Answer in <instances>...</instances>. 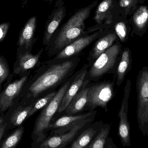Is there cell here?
<instances>
[{"instance_id":"6da1fadb","label":"cell","mask_w":148,"mask_h":148,"mask_svg":"<svg viewBox=\"0 0 148 148\" xmlns=\"http://www.w3.org/2000/svg\"><path fill=\"white\" fill-rule=\"evenodd\" d=\"M78 61L73 58L50 66L30 85L29 90L30 96L36 98L57 86L71 74Z\"/></svg>"},{"instance_id":"7a4b0ae2","label":"cell","mask_w":148,"mask_h":148,"mask_svg":"<svg viewBox=\"0 0 148 148\" xmlns=\"http://www.w3.org/2000/svg\"><path fill=\"white\" fill-rule=\"evenodd\" d=\"M97 4L95 1L90 5L80 9L62 26L53 43V52H58L81 37L84 34L85 21L91 10Z\"/></svg>"},{"instance_id":"3957f363","label":"cell","mask_w":148,"mask_h":148,"mask_svg":"<svg viewBox=\"0 0 148 148\" xmlns=\"http://www.w3.org/2000/svg\"><path fill=\"white\" fill-rule=\"evenodd\" d=\"M70 84V82H66L56 92L52 101L41 111L36 120L31 133L33 142L41 141L47 137V133L53 117L58 111L62 98Z\"/></svg>"},{"instance_id":"277c9868","label":"cell","mask_w":148,"mask_h":148,"mask_svg":"<svg viewBox=\"0 0 148 148\" xmlns=\"http://www.w3.org/2000/svg\"><path fill=\"white\" fill-rule=\"evenodd\" d=\"M137 120L139 129L143 136H148V68L139 72L136 81Z\"/></svg>"},{"instance_id":"5b68a950","label":"cell","mask_w":148,"mask_h":148,"mask_svg":"<svg viewBox=\"0 0 148 148\" xmlns=\"http://www.w3.org/2000/svg\"><path fill=\"white\" fill-rule=\"evenodd\" d=\"M95 115L78 122L72 130L60 135H49L41 141L32 142L30 148H67L94 121Z\"/></svg>"},{"instance_id":"8992f818","label":"cell","mask_w":148,"mask_h":148,"mask_svg":"<svg viewBox=\"0 0 148 148\" xmlns=\"http://www.w3.org/2000/svg\"><path fill=\"white\" fill-rule=\"evenodd\" d=\"M114 96V84L104 82L93 85L89 88L86 106L90 111L97 107L108 111L107 104Z\"/></svg>"},{"instance_id":"52a82bcc","label":"cell","mask_w":148,"mask_h":148,"mask_svg":"<svg viewBox=\"0 0 148 148\" xmlns=\"http://www.w3.org/2000/svg\"><path fill=\"white\" fill-rule=\"evenodd\" d=\"M120 50L121 46L115 44L101 55L90 67V77L95 78L108 73L115 65Z\"/></svg>"},{"instance_id":"ba28073f","label":"cell","mask_w":148,"mask_h":148,"mask_svg":"<svg viewBox=\"0 0 148 148\" xmlns=\"http://www.w3.org/2000/svg\"><path fill=\"white\" fill-rule=\"evenodd\" d=\"M131 83L130 79L127 81L124 90V95L118 113L119 121L118 136L123 147L131 146L130 127L128 119L129 98L131 90Z\"/></svg>"},{"instance_id":"9c48e42d","label":"cell","mask_w":148,"mask_h":148,"mask_svg":"<svg viewBox=\"0 0 148 148\" xmlns=\"http://www.w3.org/2000/svg\"><path fill=\"white\" fill-rule=\"evenodd\" d=\"M96 112L93 110L82 114L65 115L60 117L50 124L49 129L50 135H60L69 132L78 122L95 115Z\"/></svg>"},{"instance_id":"30bf717a","label":"cell","mask_w":148,"mask_h":148,"mask_svg":"<svg viewBox=\"0 0 148 148\" xmlns=\"http://www.w3.org/2000/svg\"><path fill=\"white\" fill-rule=\"evenodd\" d=\"M103 34V29H101L91 34L80 37L63 48L56 56L54 60H65L73 57L88 46Z\"/></svg>"},{"instance_id":"8fae6325","label":"cell","mask_w":148,"mask_h":148,"mask_svg":"<svg viewBox=\"0 0 148 148\" xmlns=\"http://www.w3.org/2000/svg\"><path fill=\"white\" fill-rule=\"evenodd\" d=\"M27 76L23 77L10 84L0 95V112L3 113L13 104L14 99L17 97L22 88Z\"/></svg>"},{"instance_id":"7c38bea8","label":"cell","mask_w":148,"mask_h":148,"mask_svg":"<svg viewBox=\"0 0 148 148\" xmlns=\"http://www.w3.org/2000/svg\"><path fill=\"white\" fill-rule=\"evenodd\" d=\"M103 124L102 121H99L90 124L77 137L68 148L86 147L100 133Z\"/></svg>"},{"instance_id":"4fadbf2b","label":"cell","mask_w":148,"mask_h":148,"mask_svg":"<svg viewBox=\"0 0 148 148\" xmlns=\"http://www.w3.org/2000/svg\"><path fill=\"white\" fill-rule=\"evenodd\" d=\"M87 73V67L84 66L78 75H77L73 82L69 85L62 98L57 111L58 113H61L64 111L74 97L79 92V90L84 83Z\"/></svg>"},{"instance_id":"5bb4252c","label":"cell","mask_w":148,"mask_h":148,"mask_svg":"<svg viewBox=\"0 0 148 148\" xmlns=\"http://www.w3.org/2000/svg\"><path fill=\"white\" fill-rule=\"evenodd\" d=\"M66 9L64 6L54 10L46 23L43 37V44L47 45L51 40L54 33L58 28L66 15Z\"/></svg>"},{"instance_id":"9a60e30c","label":"cell","mask_w":148,"mask_h":148,"mask_svg":"<svg viewBox=\"0 0 148 148\" xmlns=\"http://www.w3.org/2000/svg\"><path fill=\"white\" fill-rule=\"evenodd\" d=\"M37 26L36 16L30 17L25 23L20 32L18 44L20 47L24 46L26 49L30 47L33 43L35 32Z\"/></svg>"},{"instance_id":"2e32d148","label":"cell","mask_w":148,"mask_h":148,"mask_svg":"<svg viewBox=\"0 0 148 148\" xmlns=\"http://www.w3.org/2000/svg\"><path fill=\"white\" fill-rule=\"evenodd\" d=\"M89 89V88H84L74 97L64 110L66 115H74L84 109L87 105Z\"/></svg>"},{"instance_id":"e0dca14e","label":"cell","mask_w":148,"mask_h":148,"mask_svg":"<svg viewBox=\"0 0 148 148\" xmlns=\"http://www.w3.org/2000/svg\"><path fill=\"white\" fill-rule=\"evenodd\" d=\"M33 104L25 107H19L12 113L8 120H4L6 123L7 132L18 127L27 118L33 107Z\"/></svg>"},{"instance_id":"ac0fdd59","label":"cell","mask_w":148,"mask_h":148,"mask_svg":"<svg viewBox=\"0 0 148 148\" xmlns=\"http://www.w3.org/2000/svg\"><path fill=\"white\" fill-rule=\"evenodd\" d=\"M117 38L115 33L108 34L99 39L95 43L91 51V58L96 60L102 54L112 46V44Z\"/></svg>"},{"instance_id":"d6986e66","label":"cell","mask_w":148,"mask_h":148,"mask_svg":"<svg viewBox=\"0 0 148 148\" xmlns=\"http://www.w3.org/2000/svg\"><path fill=\"white\" fill-rule=\"evenodd\" d=\"M43 50V49H42L35 55L27 52L20 56L18 66L15 70V73L18 74L34 68L39 61Z\"/></svg>"},{"instance_id":"ffe728a7","label":"cell","mask_w":148,"mask_h":148,"mask_svg":"<svg viewBox=\"0 0 148 148\" xmlns=\"http://www.w3.org/2000/svg\"><path fill=\"white\" fill-rule=\"evenodd\" d=\"M131 52L128 48L124 49L123 53L121 60L117 69L116 84L120 86L124 80L125 75L127 72L131 62Z\"/></svg>"},{"instance_id":"44dd1931","label":"cell","mask_w":148,"mask_h":148,"mask_svg":"<svg viewBox=\"0 0 148 148\" xmlns=\"http://www.w3.org/2000/svg\"><path fill=\"white\" fill-rule=\"evenodd\" d=\"M24 132L23 126L16 128L4 139L0 148H15L21 140Z\"/></svg>"},{"instance_id":"7402d4cb","label":"cell","mask_w":148,"mask_h":148,"mask_svg":"<svg viewBox=\"0 0 148 148\" xmlns=\"http://www.w3.org/2000/svg\"><path fill=\"white\" fill-rule=\"evenodd\" d=\"M135 27L139 30H143L148 23V7L141 6L135 12L133 17Z\"/></svg>"},{"instance_id":"603a6c76","label":"cell","mask_w":148,"mask_h":148,"mask_svg":"<svg viewBox=\"0 0 148 148\" xmlns=\"http://www.w3.org/2000/svg\"><path fill=\"white\" fill-rule=\"evenodd\" d=\"M110 124L104 123L100 133L94 140L84 148H104L106 140L110 133Z\"/></svg>"},{"instance_id":"cb8c5ba5","label":"cell","mask_w":148,"mask_h":148,"mask_svg":"<svg viewBox=\"0 0 148 148\" xmlns=\"http://www.w3.org/2000/svg\"><path fill=\"white\" fill-rule=\"evenodd\" d=\"M113 3V0H103L99 4L94 17V20L97 24L103 23L112 7Z\"/></svg>"},{"instance_id":"d4e9b609","label":"cell","mask_w":148,"mask_h":148,"mask_svg":"<svg viewBox=\"0 0 148 148\" xmlns=\"http://www.w3.org/2000/svg\"><path fill=\"white\" fill-rule=\"evenodd\" d=\"M57 92H52L43 97L42 98L39 99L35 103H33V107L31 111L29 112V117L32 116L37 111L43 108L47 104H48L52 99L54 97Z\"/></svg>"},{"instance_id":"484cf974","label":"cell","mask_w":148,"mask_h":148,"mask_svg":"<svg viewBox=\"0 0 148 148\" xmlns=\"http://www.w3.org/2000/svg\"><path fill=\"white\" fill-rule=\"evenodd\" d=\"M115 29L116 35L122 42H124L127 36V29L125 23L122 22L116 23Z\"/></svg>"},{"instance_id":"4316f807","label":"cell","mask_w":148,"mask_h":148,"mask_svg":"<svg viewBox=\"0 0 148 148\" xmlns=\"http://www.w3.org/2000/svg\"><path fill=\"white\" fill-rule=\"evenodd\" d=\"M9 68L3 58L0 56V86L9 75Z\"/></svg>"},{"instance_id":"83f0119b","label":"cell","mask_w":148,"mask_h":148,"mask_svg":"<svg viewBox=\"0 0 148 148\" xmlns=\"http://www.w3.org/2000/svg\"><path fill=\"white\" fill-rule=\"evenodd\" d=\"M10 25V23L9 22L3 23L0 24V43L6 37Z\"/></svg>"},{"instance_id":"f1b7e54d","label":"cell","mask_w":148,"mask_h":148,"mask_svg":"<svg viewBox=\"0 0 148 148\" xmlns=\"http://www.w3.org/2000/svg\"><path fill=\"white\" fill-rule=\"evenodd\" d=\"M6 126H7V124L4 121L0 124V142L4 135L7 132Z\"/></svg>"},{"instance_id":"f546056e","label":"cell","mask_w":148,"mask_h":148,"mask_svg":"<svg viewBox=\"0 0 148 148\" xmlns=\"http://www.w3.org/2000/svg\"><path fill=\"white\" fill-rule=\"evenodd\" d=\"M104 148H118L116 145L114 143L112 138L108 137L106 140Z\"/></svg>"},{"instance_id":"4dcf8cb0","label":"cell","mask_w":148,"mask_h":148,"mask_svg":"<svg viewBox=\"0 0 148 148\" xmlns=\"http://www.w3.org/2000/svg\"><path fill=\"white\" fill-rule=\"evenodd\" d=\"M124 1H127L129 3L128 7L126 9V13L127 14L130 11V9L135 5L136 0H124Z\"/></svg>"},{"instance_id":"1f68e13d","label":"cell","mask_w":148,"mask_h":148,"mask_svg":"<svg viewBox=\"0 0 148 148\" xmlns=\"http://www.w3.org/2000/svg\"><path fill=\"white\" fill-rule=\"evenodd\" d=\"M21 1L22 8L24 9L27 7V3L28 0H21Z\"/></svg>"},{"instance_id":"d6a6232c","label":"cell","mask_w":148,"mask_h":148,"mask_svg":"<svg viewBox=\"0 0 148 148\" xmlns=\"http://www.w3.org/2000/svg\"><path fill=\"white\" fill-rule=\"evenodd\" d=\"M4 120H5V117H4V116H0V124H1L4 121Z\"/></svg>"}]
</instances>
